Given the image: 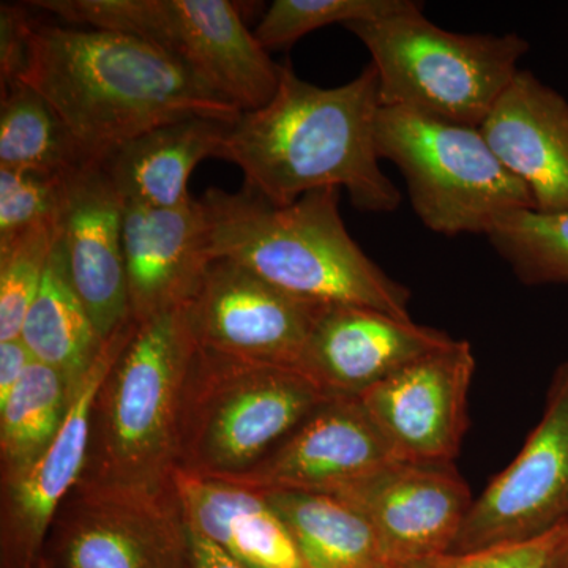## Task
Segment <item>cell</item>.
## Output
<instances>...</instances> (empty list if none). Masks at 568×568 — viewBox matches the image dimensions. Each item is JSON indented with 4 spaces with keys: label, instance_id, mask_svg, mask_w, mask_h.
Here are the masks:
<instances>
[{
    "label": "cell",
    "instance_id": "52a82bcc",
    "mask_svg": "<svg viewBox=\"0 0 568 568\" xmlns=\"http://www.w3.org/2000/svg\"><path fill=\"white\" fill-rule=\"evenodd\" d=\"M376 149L399 168L414 212L433 233L488 235L507 213L536 211L528 186L497 159L478 126L381 106Z\"/></svg>",
    "mask_w": 568,
    "mask_h": 568
},
{
    "label": "cell",
    "instance_id": "3957f363",
    "mask_svg": "<svg viewBox=\"0 0 568 568\" xmlns=\"http://www.w3.org/2000/svg\"><path fill=\"white\" fill-rule=\"evenodd\" d=\"M339 189L274 205L242 186L209 189L200 197L212 260L226 257L286 293L317 304L368 306L413 320L410 293L366 256L347 233Z\"/></svg>",
    "mask_w": 568,
    "mask_h": 568
},
{
    "label": "cell",
    "instance_id": "4316f807",
    "mask_svg": "<svg viewBox=\"0 0 568 568\" xmlns=\"http://www.w3.org/2000/svg\"><path fill=\"white\" fill-rule=\"evenodd\" d=\"M418 9L424 6L413 0H275L253 33L265 50H282L325 26L375 22Z\"/></svg>",
    "mask_w": 568,
    "mask_h": 568
},
{
    "label": "cell",
    "instance_id": "5b68a950",
    "mask_svg": "<svg viewBox=\"0 0 568 568\" xmlns=\"http://www.w3.org/2000/svg\"><path fill=\"white\" fill-rule=\"evenodd\" d=\"M332 398L293 366L196 349L183 392L178 470L219 480L245 473Z\"/></svg>",
    "mask_w": 568,
    "mask_h": 568
},
{
    "label": "cell",
    "instance_id": "f1b7e54d",
    "mask_svg": "<svg viewBox=\"0 0 568 568\" xmlns=\"http://www.w3.org/2000/svg\"><path fill=\"white\" fill-rule=\"evenodd\" d=\"M69 178L0 168V241L58 220Z\"/></svg>",
    "mask_w": 568,
    "mask_h": 568
},
{
    "label": "cell",
    "instance_id": "7c38bea8",
    "mask_svg": "<svg viewBox=\"0 0 568 568\" xmlns=\"http://www.w3.org/2000/svg\"><path fill=\"white\" fill-rule=\"evenodd\" d=\"M474 373L473 347L454 339L358 398L398 462L452 465L467 428Z\"/></svg>",
    "mask_w": 568,
    "mask_h": 568
},
{
    "label": "cell",
    "instance_id": "e0dca14e",
    "mask_svg": "<svg viewBox=\"0 0 568 568\" xmlns=\"http://www.w3.org/2000/svg\"><path fill=\"white\" fill-rule=\"evenodd\" d=\"M454 342L446 332L368 306L328 304L306 339L298 369L332 396L364 395L422 355Z\"/></svg>",
    "mask_w": 568,
    "mask_h": 568
},
{
    "label": "cell",
    "instance_id": "83f0119b",
    "mask_svg": "<svg viewBox=\"0 0 568 568\" xmlns=\"http://www.w3.org/2000/svg\"><path fill=\"white\" fill-rule=\"evenodd\" d=\"M58 239V220H51L0 241V342L20 338Z\"/></svg>",
    "mask_w": 568,
    "mask_h": 568
},
{
    "label": "cell",
    "instance_id": "6da1fadb",
    "mask_svg": "<svg viewBox=\"0 0 568 568\" xmlns=\"http://www.w3.org/2000/svg\"><path fill=\"white\" fill-rule=\"evenodd\" d=\"M383 104L375 67L323 89L282 65L274 99L231 123L216 159L274 205L321 189H345L358 211L394 212L402 194L381 170L376 121Z\"/></svg>",
    "mask_w": 568,
    "mask_h": 568
},
{
    "label": "cell",
    "instance_id": "9c48e42d",
    "mask_svg": "<svg viewBox=\"0 0 568 568\" xmlns=\"http://www.w3.org/2000/svg\"><path fill=\"white\" fill-rule=\"evenodd\" d=\"M43 556L54 568H190L189 526L175 484H78L55 515Z\"/></svg>",
    "mask_w": 568,
    "mask_h": 568
},
{
    "label": "cell",
    "instance_id": "9a60e30c",
    "mask_svg": "<svg viewBox=\"0 0 568 568\" xmlns=\"http://www.w3.org/2000/svg\"><path fill=\"white\" fill-rule=\"evenodd\" d=\"M338 499L373 529L390 566L450 551L474 500L454 465L392 462Z\"/></svg>",
    "mask_w": 568,
    "mask_h": 568
},
{
    "label": "cell",
    "instance_id": "ba28073f",
    "mask_svg": "<svg viewBox=\"0 0 568 568\" xmlns=\"http://www.w3.org/2000/svg\"><path fill=\"white\" fill-rule=\"evenodd\" d=\"M37 9L148 41L242 112L274 99L282 65L250 32L230 0H37Z\"/></svg>",
    "mask_w": 568,
    "mask_h": 568
},
{
    "label": "cell",
    "instance_id": "44dd1931",
    "mask_svg": "<svg viewBox=\"0 0 568 568\" xmlns=\"http://www.w3.org/2000/svg\"><path fill=\"white\" fill-rule=\"evenodd\" d=\"M231 123L190 118L149 130L102 163L122 203L170 209L189 201V179L203 160L219 156Z\"/></svg>",
    "mask_w": 568,
    "mask_h": 568
},
{
    "label": "cell",
    "instance_id": "f546056e",
    "mask_svg": "<svg viewBox=\"0 0 568 568\" xmlns=\"http://www.w3.org/2000/svg\"><path fill=\"white\" fill-rule=\"evenodd\" d=\"M567 529L568 523L534 540L470 552L448 551L413 560L396 568H548Z\"/></svg>",
    "mask_w": 568,
    "mask_h": 568
},
{
    "label": "cell",
    "instance_id": "ac0fdd59",
    "mask_svg": "<svg viewBox=\"0 0 568 568\" xmlns=\"http://www.w3.org/2000/svg\"><path fill=\"white\" fill-rule=\"evenodd\" d=\"M123 204L122 237L134 324L183 306L211 264L203 204L190 197L170 209Z\"/></svg>",
    "mask_w": 568,
    "mask_h": 568
},
{
    "label": "cell",
    "instance_id": "e575fe53",
    "mask_svg": "<svg viewBox=\"0 0 568 568\" xmlns=\"http://www.w3.org/2000/svg\"><path fill=\"white\" fill-rule=\"evenodd\" d=\"M33 568H54L52 567V564L50 562V560H48L47 558H41L39 560V562L36 564V566H33Z\"/></svg>",
    "mask_w": 568,
    "mask_h": 568
},
{
    "label": "cell",
    "instance_id": "484cf974",
    "mask_svg": "<svg viewBox=\"0 0 568 568\" xmlns=\"http://www.w3.org/2000/svg\"><path fill=\"white\" fill-rule=\"evenodd\" d=\"M487 237L523 283L568 284V212L507 213Z\"/></svg>",
    "mask_w": 568,
    "mask_h": 568
},
{
    "label": "cell",
    "instance_id": "836d02e7",
    "mask_svg": "<svg viewBox=\"0 0 568 568\" xmlns=\"http://www.w3.org/2000/svg\"><path fill=\"white\" fill-rule=\"evenodd\" d=\"M548 568H568V529L559 547L556 548Z\"/></svg>",
    "mask_w": 568,
    "mask_h": 568
},
{
    "label": "cell",
    "instance_id": "277c9868",
    "mask_svg": "<svg viewBox=\"0 0 568 568\" xmlns=\"http://www.w3.org/2000/svg\"><path fill=\"white\" fill-rule=\"evenodd\" d=\"M196 349L183 306L134 324L97 395L78 484L133 489L174 484L183 392Z\"/></svg>",
    "mask_w": 568,
    "mask_h": 568
},
{
    "label": "cell",
    "instance_id": "1f68e13d",
    "mask_svg": "<svg viewBox=\"0 0 568 568\" xmlns=\"http://www.w3.org/2000/svg\"><path fill=\"white\" fill-rule=\"evenodd\" d=\"M33 361L36 358L21 338L0 342V405L20 384Z\"/></svg>",
    "mask_w": 568,
    "mask_h": 568
},
{
    "label": "cell",
    "instance_id": "8992f818",
    "mask_svg": "<svg viewBox=\"0 0 568 568\" xmlns=\"http://www.w3.org/2000/svg\"><path fill=\"white\" fill-rule=\"evenodd\" d=\"M422 10L345 26L372 54L381 104L480 129L529 43L511 32L446 31Z\"/></svg>",
    "mask_w": 568,
    "mask_h": 568
},
{
    "label": "cell",
    "instance_id": "8fae6325",
    "mask_svg": "<svg viewBox=\"0 0 568 568\" xmlns=\"http://www.w3.org/2000/svg\"><path fill=\"white\" fill-rule=\"evenodd\" d=\"M325 305L286 293L235 261L215 257L183 310L197 349L298 368Z\"/></svg>",
    "mask_w": 568,
    "mask_h": 568
},
{
    "label": "cell",
    "instance_id": "7402d4cb",
    "mask_svg": "<svg viewBox=\"0 0 568 568\" xmlns=\"http://www.w3.org/2000/svg\"><path fill=\"white\" fill-rule=\"evenodd\" d=\"M20 338L37 362L65 377L73 394L108 343L97 334L91 316L71 287L59 239Z\"/></svg>",
    "mask_w": 568,
    "mask_h": 568
},
{
    "label": "cell",
    "instance_id": "d4e9b609",
    "mask_svg": "<svg viewBox=\"0 0 568 568\" xmlns=\"http://www.w3.org/2000/svg\"><path fill=\"white\" fill-rule=\"evenodd\" d=\"M71 398L65 377L33 361L0 405L2 484L21 476L48 450L65 420Z\"/></svg>",
    "mask_w": 568,
    "mask_h": 568
},
{
    "label": "cell",
    "instance_id": "7a4b0ae2",
    "mask_svg": "<svg viewBox=\"0 0 568 568\" xmlns=\"http://www.w3.org/2000/svg\"><path fill=\"white\" fill-rule=\"evenodd\" d=\"M21 81L93 164L156 126L190 118L233 123L242 114L166 52L104 29L32 26Z\"/></svg>",
    "mask_w": 568,
    "mask_h": 568
},
{
    "label": "cell",
    "instance_id": "d6a6232c",
    "mask_svg": "<svg viewBox=\"0 0 568 568\" xmlns=\"http://www.w3.org/2000/svg\"><path fill=\"white\" fill-rule=\"evenodd\" d=\"M189 540L190 568H246L190 526Z\"/></svg>",
    "mask_w": 568,
    "mask_h": 568
},
{
    "label": "cell",
    "instance_id": "4fadbf2b",
    "mask_svg": "<svg viewBox=\"0 0 568 568\" xmlns=\"http://www.w3.org/2000/svg\"><path fill=\"white\" fill-rule=\"evenodd\" d=\"M134 331V323L112 336L74 390L65 420L48 450L28 470L2 484L0 568H33L63 500L84 473L93 405L115 358Z\"/></svg>",
    "mask_w": 568,
    "mask_h": 568
},
{
    "label": "cell",
    "instance_id": "30bf717a",
    "mask_svg": "<svg viewBox=\"0 0 568 568\" xmlns=\"http://www.w3.org/2000/svg\"><path fill=\"white\" fill-rule=\"evenodd\" d=\"M568 523V361L518 457L474 500L450 552L519 544Z\"/></svg>",
    "mask_w": 568,
    "mask_h": 568
},
{
    "label": "cell",
    "instance_id": "ffe728a7",
    "mask_svg": "<svg viewBox=\"0 0 568 568\" xmlns=\"http://www.w3.org/2000/svg\"><path fill=\"white\" fill-rule=\"evenodd\" d=\"M190 528L246 568H310L290 526L265 493L175 470Z\"/></svg>",
    "mask_w": 568,
    "mask_h": 568
},
{
    "label": "cell",
    "instance_id": "d6986e66",
    "mask_svg": "<svg viewBox=\"0 0 568 568\" xmlns=\"http://www.w3.org/2000/svg\"><path fill=\"white\" fill-rule=\"evenodd\" d=\"M480 132L497 159L528 186L536 211L568 212V102L519 70Z\"/></svg>",
    "mask_w": 568,
    "mask_h": 568
},
{
    "label": "cell",
    "instance_id": "5bb4252c",
    "mask_svg": "<svg viewBox=\"0 0 568 568\" xmlns=\"http://www.w3.org/2000/svg\"><path fill=\"white\" fill-rule=\"evenodd\" d=\"M392 462L361 398L336 396L297 426L267 457L224 478L257 491L339 497Z\"/></svg>",
    "mask_w": 568,
    "mask_h": 568
},
{
    "label": "cell",
    "instance_id": "2e32d148",
    "mask_svg": "<svg viewBox=\"0 0 568 568\" xmlns=\"http://www.w3.org/2000/svg\"><path fill=\"white\" fill-rule=\"evenodd\" d=\"M123 204L102 164L67 181L59 246L71 287L103 343L133 323L122 237Z\"/></svg>",
    "mask_w": 568,
    "mask_h": 568
},
{
    "label": "cell",
    "instance_id": "603a6c76",
    "mask_svg": "<svg viewBox=\"0 0 568 568\" xmlns=\"http://www.w3.org/2000/svg\"><path fill=\"white\" fill-rule=\"evenodd\" d=\"M282 515L310 568H394L366 519L345 500L263 491Z\"/></svg>",
    "mask_w": 568,
    "mask_h": 568
},
{
    "label": "cell",
    "instance_id": "cb8c5ba5",
    "mask_svg": "<svg viewBox=\"0 0 568 568\" xmlns=\"http://www.w3.org/2000/svg\"><path fill=\"white\" fill-rule=\"evenodd\" d=\"M93 164L50 103L26 82L2 89L0 168L67 178Z\"/></svg>",
    "mask_w": 568,
    "mask_h": 568
},
{
    "label": "cell",
    "instance_id": "4dcf8cb0",
    "mask_svg": "<svg viewBox=\"0 0 568 568\" xmlns=\"http://www.w3.org/2000/svg\"><path fill=\"white\" fill-rule=\"evenodd\" d=\"M32 21L22 7H0V81L2 89L21 81L28 63Z\"/></svg>",
    "mask_w": 568,
    "mask_h": 568
}]
</instances>
